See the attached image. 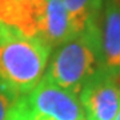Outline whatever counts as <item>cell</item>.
Masks as SVG:
<instances>
[{
  "mask_svg": "<svg viewBox=\"0 0 120 120\" xmlns=\"http://www.w3.org/2000/svg\"><path fill=\"white\" fill-rule=\"evenodd\" d=\"M19 96L0 86V120H7L16 104Z\"/></svg>",
  "mask_w": 120,
  "mask_h": 120,
  "instance_id": "obj_9",
  "label": "cell"
},
{
  "mask_svg": "<svg viewBox=\"0 0 120 120\" xmlns=\"http://www.w3.org/2000/svg\"><path fill=\"white\" fill-rule=\"evenodd\" d=\"M75 35L95 28L104 0H63Z\"/></svg>",
  "mask_w": 120,
  "mask_h": 120,
  "instance_id": "obj_8",
  "label": "cell"
},
{
  "mask_svg": "<svg viewBox=\"0 0 120 120\" xmlns=\"http://www.w3.org/2000/svg\"><path fill=\"white\" fill-rule=\"evenodd\" d=\"M19 98H20V96H19ZM7 120H27L26 113H24L22 105L19 103V99H17L16 104H15V107H13L12 112H11V115H9V117Z\"/></svg>",
  "mask_w": 120,
  "mask_h": 120,
  "instance_id": "obj_10",
  "label": "cell"
},
{
  "mask_svg": "<svg viewBox=\"0 0 120 120\" xmlns=\"http://www.w3.org/2000/svg\"><path fill=\"white\" fill-rule=\"evenodd\" d=\"M101 67L96 31H90L60 44L48 61L44 79L79 95L87 80Z\"/></svg>",
  "mask_w": 120,
  "mask_h": 120,
  "instance_id": "obj_2",
  "label": "cell"
},
{
  "mask_svg": "<svg viewBox=\"0 0 120 120\" xmlns=\"http://www.w3.org/2000/svg\"><path fill=\"white\" fill-rule=\"evenodd\" d=\"M95 28L101 65L120 72V0H104Z\"/></svg>",
  "mask_w": 120,
  "mask_h": 120,
  "instance_id": "obj_5",
  "label": "cell"
},
{
  "mask_svg": "<svg viewBox=\"0 0 120 120\" xmlns=\"http://www.w3.org/2000/svg\"><path fill=\"white\" fill-rule=\"evenodd\" d=\"M1 31H3V26L0 24V35H1Z\"/></svg>",
  "mask_w": 120,
  "mask_h": 120,
  "instance_id": "obj_13",
  "label": "cell"
},
{
  "mask_svg": "<svg viewBox=\"0 0 120 120\" xmlns=\"http://www.w3.org/2000/svg\"><path fill=\"white\" fill-rule=\"evenodd\" d=\"M113 120H120V109H119V112H117V115L115 116V119Z\"/></svg>",
  "mask_w": 120,
  "mask_h": 120,
  "instance_id": "obj_11",
  "label": "cell"
},
{
  "mask_svg": "<svg viewBox=\"0 0 120 120\" xmlns=\"http://www.w3.org/2000/svg\"><path fill=\"white\" fill-rule=\"evenodd\" d=\"M19 103H20V100H19ZM20 105H22V104H20ZM23 111H24V108H23ZM24 113H26V111H24ZM26 116H27V120H32V119H30V117H28V115H27V113H26Z\"/></svg>",
  "mask_w": 120,
  "mask_h": 120,
  "instance_id": "obj_12",
  "label": "cell"
},
{
  "mask_svg": "<svg viewBox=\"0 0 120 120\" xmlns=\"http://www.w3.org/2000/svg\"><path fill=\"white\" fill-rule=\"evenodd\" d=\"M32 120H82L86 117L79 95L43 79L27 95L19 98Z\"/></svg>",
  "mask_w": 120,
  "mask_h": 120,
  "instance_id": "obj_3",
  "label": "cell"
},
{
  "mask_svg": "<svg viewBox=\"0 0 120 120\" xmlns=\"http://www.w3.org/2000/svg\"><path fill=\"white\" fill-rule=\"evenodd\" d=\"M88 120H113L120 109V72L101 67L79 92Z\"/></svg>",
  "mask_w": 120,
  "mask_h": 120,
  "instance_id": "obj_4",
  "label": "cell"
},
{
  "mask_svg": "<svg viewBox=\"0 0 120 120\" xmlns=\"http://www.w3.org/2000/svg\"><path fill=\"white\" fill-rule=\"evenodd\" d=\"M75 36L69 22V16L63 0H45L44 13L40 24L39 39L51 48L59 47Z\"/></svg>",
  "mask_w": 120,
  "mask_h": 120,
  "instance_id": "obj_7",
  "label": "cell"
},
{
  "mask_svg": "<svg viewBox=\"0 0 120 120\" xmlns=\"http://www.w3.org/2000/svg\"><path fill=\"white\" fill-rule=\"evenodd\" d=\"M45 0H0V24L28 38H39Z\"/></svg>",
  "mask_w": 120,
  "mask_h": 120,
  "instance_id": "obj_6",
  "label": "cell"
},
{
  "mask_svg": "<svg viewBox=\"0 0 120 120\" xmlns=\"http://www.w3.org/2000/svg\"><path fill=\"white\" fill-rule=\"evenodd\" d=\"M82 120H88V119H87V117H84V119H82Z\"/></svg>",
  "mask_w": 120,
  "mask_h": 120,
  "instance_id": "obj_14",
  "label": "cell"
},
{
  "mask_svg": "<svg viewBox=\"0 0 120 120\" xmlns=\"http://www.w3.org/2000/svg\"><path fill=\"white\" fill-rule=\"evenodd\" d=\"M52 48L3 26L0 35V86L17 96L27 95L45 76Z\"/></svg>",
  "mask_w": 120,
  "mask_h": 120,
  "instance_id": "obj_1",
  "label": "cell"
}]
</instances>
